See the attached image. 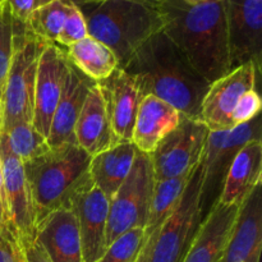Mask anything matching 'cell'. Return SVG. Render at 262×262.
<instances>
[{
	"instance_id": "38",
	"label": "cell",
	"mask_w": 262,
	"mask_h": 262,
	"mask_svg": "<svg viewBox=\"0 0 262 262\" xmlns=\"http://www.w3.org/2000/svg\"><path fill=\"white\" fill-rule=\"evenodd\" d=\"M3 87L0 89V133H2V130H3V122H4V101H3Z\"/></svg>"
},
{
	"instance_id": "36",
	"label": "cell",
	"mask_w": 262,
	"mask_h": 262,
	"mask_svg": "<svg viewBox=\"0 0 262 262\" xmlns=\"http://www.w3.org/2000/svg\"><path fill=\"white\" fill-rule=\"evenodd\" d=\"M14 237V235H13ZM14 253H15V262H27L26 261L25 253H23L22 246H20L19 241L14 237Z\"/></svg>"
},
{
	"instance_id": "9",
	"label": "cell",
	"mask_w": 262,
	"mask_h": 262,
	"mask_svg": "<svg viewBox=\"0 0 262 262\" xmlns=\"http://www.w3.org/2000/svg\"><path fill=\"white\" fill-rule=\"evenodd\" d=\"M210 130L199 119L182 115L178 127L150 154L155 181L192 174L201 163Z\"/></svg>"
},
{
	"instance_id": "27",
	"label": "cell",
	"mask_w": 262,
	"mask_h": 262,
	"mask_svg": "<svg viewBox=\"0 0 262 262\" xmlns=\"http://www.w3.org/2000/svg\"><path fill=\"white\" fill-rule=\"evenodd\" d=\"M69 5L71 3L66 0H54L33 12L26 23L38 38L55 43L68 14Z\"/></svg>"
},
{
	"instance_id": "6",
	"label": "cell",
	"mask_w": 262,
	"mask_h": 262,
	"mask_svg": "<svg viewBox=\"0 0 262 262\" xmlns=\"http://www.w3.org/2000/svg\"><path fill=\"white\" fill-rule=\"evenodd\" d=\"M200 194L201 166L199 165L187 184L178 209L152 237L145 241L136 262H182L202 222Z\"/></svg>"
},
{
	"instance_id": "14",
	"label": "cell",
	"mask_w": 262,
	"mask_h": 262,
	"mask_svg": "<svg viewBox=\"0 0 262 262\" xmlns=\"http://www.w3.org/2000/svg\"><path fill=\"white\" fill-rule=\"evenodd\" d=\"M68 67L69 60L63 49L51 42L43 46L36 76L32 124L46 140L50 130L51 118L63 92Z\"/></svg>"
},
{
	"instance_id": "28",
	"label": "cell",
	"mask_w": 262,
	"mask_h": 262,
	"mask_svg": "<svg viewBox=\"0 0 262 262\" xmlns=\"http://www.w3.org/2000/svg\"><path fill=\"white\" fill-rule=\"evenodd\" d=\"M145 245V229L136 228L107 246L97 262H136Z\"/></svg>"
},
{
	"instance_id": "15",
	"label": "cell",
	"mask_w": 262,
	"mask_h": 262,
	"mask_svg": "<svg viewBox=\"0 0 262 262\" xmlns=\"http://www.w3.org/2000/svg\"><path fill=\"white\" fill-rule=\"evenodd\" d=\"M99 83L104 94L115 145L132 142L133 127L142 100L137 78L125 69L118 68Z\"/></svg>"
},
{
	"instance_id": "29",
	"label": "cell",
	"mask_w": 262,
	"mask_h": 262,
	"mask_svg": "<svg viewBox=\"0 0 262 262\" xmlns=\"http://www.w3.org/2000/svg\"><path fill=\"white\" fill-rule=\"evenodd\" d=\"M14 51V22L5 0H0V89L4 86Z\"/></svg>"
},
{
	"instance_id": "19",
	"label": "cell",
	"mask_w": 262,
	"mask_h": 262,
	"mask_svg": "<svg viewBox=\"0 0 262 262\" xmlns=\"http://www.w3.org/2000/svg\"><path fill=\"white\" fill-rule=\"evenodd\" d=\"M36 238L51 262H83L78 224L71 209L56 210L41 220Z\"/></svg>"
},
{
	"instance_id": "24",
	"label": "cell",
	"mask_w": 262,
	"mask_h": 262,
	"mask_svg": "<svg viewBox=\"0 0 262 262\" xmlns=\"http://www.w3.org/2000/svg\"><path fill=\"white\" fill-rule=\"evenodd\" d=\"M66 54L72 66L96 83L106 79L118 69L114 53L91 36L67 48Z\"/></svg>"
},
{
	"instance_id": "37",
	"label": "cell",
	"mask_w": 262,
	"mask_h": 262,
	"mask_svg": "<svg viewBox=\"0 0 262 262\" xmlns=\"http://www.w3.org/2000/svg\"><path fill=\"white\" fill-rule=\"evenodd\" d=\"M66 2L71 3V4L77 5V7H84V5L99 4V3L105 2V0H66Z\"/></svg>"
},
{
	"instance_id": "32",
	"label": "cell",
	"mask_w": 262,
	"mask_h": 262,
	"mask_svg": "<svg viewBox=\"0 0 262 262\" xmlns=\"http://www.w3.org/2000/svg\"><path fill=\"white\" fill-rule=\"evenodd\" d=\"M5 2L9 7L12 17L19 22L26 23L33 12L54 0H5Z\"/></svg>"
},
{
	"instance_id": "11",
	"label": "cell",
	"mask_w": 262,
	"mask_h": 262,
	"mask_svg": "<svg viewBox=\"0 0 262 262\" xmlns=\"http://www.w3.org/2000/svg\"><path fill=\"white\" fill-rule=\"evenodd\" d=\"M232 68L253 63L261 69L262 0H223Z\"/></svg>"
},
{
	"instance_id": "39",
	"label": "cell",
	"mask_w": 262,
	"mask_h": 262,
	"mask_svg": "<svg viewBox=\"0 0 262 262\" xmlns=\"http://www.w3.org/2000/svg\"><path fill=\"white\" fill-rule=\"evenodd\" d=\"M184 2L189 3V4H202V3H210V2H220V0H184Z\"/></svg>"
},
{
	"instance_id": "7",
	"label": "cell",
	"mask_w": 262,
	"mask_h": 262,
	"mask_svg": "<svg viewBox=\"0 0 262 262\" xmlns=\"http://www.w3.org/2000/svg\"><path fill=\"white\" fill-rule=\"evenodd\" d=\"M150 155L137 151L129 174L110 200L106 245L136 228L145 229L155 188Z\"/></svg>"
},
{
	"instance_id": "21",
	"label": "cell",
	"mask_w": 262,
	"mask_h": 262,
	"mask_svg": "<svg viewBox=\"0 0 262 262\" xmlns=\"http://www.w3.org/2000/svg\"><path fill=\"white\" fill-rule=\"evenodd\" d=\"M262 141L252 140L237 152L229 166L217 201L241 207L261 184Z\"/></svg>"
},
{
	"instance_id": "18",
	"label": "cell",
	"mask_w": 262,
	"mask_h": 262,
	"mask_svg": "<svg viewBox=\"0 0 262 262\" xmlns=\"http://www.w3.org/2000/svg\"><path fill=\"white\" fill-rule=\"evenodd\" d=\"M262 247L261 184L243 202L232 237L219 262H258Z\"/></svg>"
},
{
	"instance_id": "1",
	"label": "cell",
	"mask_w": 262,
	"mask_h": 262,
	"mask_svg": "<svg viewBox=\"0 0 262 262\" xmlns=\"http://www.w3.org/2000/svg\"><path fill=\"white\" fill-rule=\"evenodd\" d=\"M163 32L209 83L232 71L223 0L189 4L156 0Z\"/></svg>"
},
{
	"instance_id": "16",
	"label": "cell",
	"mask_w": 262,
	"mask_h": 262,
	"mask_svg": "<svg viewBox=\"0 0 262 262\" xmlns=\"http://www.w3.org/2000/svg\"><path fill=\"white\" fill-rule=\"evenodd\" d=\"M239 209L217 201L202 219L182 262H219L232 237Z\"/></svg>"
},
{
	"instance_id": "30",
	"label": "cell",
	"mask_w": 262,
	"mask_h": 262,
	"mask_svg": "<svg viewBox=\"0 0 262 262\" xmlns=\"http://www.w3.org/2000/svg\"><path fill=\"white\" fill-rule=\"evenodd\" d=\"M87 36H89V32H87V25L83 13L77 5L71 4L60 33L56 38V42L69 48L78 41L86 38Z\"/></svg>"
},
{
	"instance_id": "12",
	"label": "cell",
	"mask_w": 262,
	"mask_h": 262,
	"mask_svg": "<svg viewBox=\"0 0 262 262\" xmlns=\"http://www.w3.org/2000/svg\"><path fill=\"white\" fill-rule=\"evenodd\" d=\"M7 229L20 241L36 238L35 206L23 163L0 145Z\"/></svg>"
},
{
	"instance_id": "31",
	"label": "cell",
	"mask_w": 262,
	"mask_h": 262,
	"mask_svg": "<svg viewBox=\"0 0 262 262\" xmlns=\"http://www.w3.org/2000/svg\"><path fill=\"white\" fill-rule=\"evenodd\" d=\"M261 112V97L256 89L242 95L232 114L233 127L245 124L257 117Z\"/></svg>"
},
{
	"instance_id": "2",
	"label": "cell",
	"mask_w": 262,
	"mask_h": 262,
	"mask_svg": "<svg viewBox=\"0 0 262 262\" xmlns=\"http://www.w3.org/2000/svg\"><path fill=\"white\" fill-rule=\"evenodd\" d=\"M124 69L137 78L141 96L152 95L176 107L183 117L200 120L202 100L210 83L163 31L147 38Z\"/></svg>"
},
{
	"instance_id": "25",
	"label": "cell",
	"mask_w": 262,
	"mask_h": 262,
	"mask_svg": "<svg viewBox=\"0 0 262 262\" xmlns=\"http://www.w3.org/2000/svg\"><path fill=\"white\" fill-rule=\"evenodd\" d=\"M192 174L155 182L150 212L145 227V241L152 237L178 209Z\"/></svg>"
},
{
	"instance_id": "5",
	"label": "cell",
	"mask_w": 262,
	"mask_h": 262,
	"mask_svg": "<svg viewBox=\"0 0 262 262\" xmlns=\"http://www.w3.org/2000/svg\"><path fill=\"white\" fill-rule=\"evenodd\" d=\"M14 51L3 87V130L17 123H32L40 54L48 42L33 35L27 23L14 19Z\"/></svg>"
},
{
	"instance_id": "34",
	"label": "cell",
	"mask_w": 262,
	"mask_h": 262,
	"mask_svg": "<svg viewBox=\"0 0 262 262\" xmlns=\"http://www.w3.org/2000/svg\"><path fill=\"white\" fill-rule=\"evenodd\" d=\"M0 262H15L14 237L8 229H0Z\"/></svg>"
},
{
	"instance_id": "13",
	"label": "cell",
	"mask_w": 262,
	"mask_h": 262,
	"mask_svg": "<svg viewBox=\"0 0 262 262\" xmlns=\"http://www.w3.org/2000/svg\"><path fill=\"white\" fill-rule=\"evenodd\" d=\"M110 201L91 177L77 189L71 210L78 224L83 262H97L106 251V227Z\"/></svg>"
},
{
	"instance_id": "8",
	"label": "cell",
	"mask_w": 262,
	"mask_h": 262,
	"mask_svg": "<svg viewBox=\"0 0 262 262\" xmlns=\"http://www.w3.org/2000/svg\"><path fill=\"white\" fill-rule=\"evenodd\" d=\"M252 140H261L260 114L245 124L217 132H210L201 158L202 219L219 200L229 166L238 151Z\"/></svg>"
},
{
	"instance_id": "35",
	"label": "cell",
	"mask_w": 262,
	"mask_h": 262,
	"mask_svg": "<svg viewBox=\"0 0 262 262\" xmlns=\"http://www.w3.org/2000/svg\"><path fill=\"white\" fill-rule=\"evenodd\" d=\"M0 229H7V216H5V201H4V189H3V173H2V163H0Z\"/></svg>"
},
{
	"instance_id": "26",
	"label": "cell",
	"mask_w": 262,
	"mask_h": 262,
	"mask_svg": "<svg viewBox=\"0 0 262 262\" xmlns=\"http://www.w3.org/2000/svg\"><path fill=\"white\" fill-rule=\"evenodd\" d=\"M0 145L23 164L50 150L48 140L37 132L32 123H17L0 133Z\"/></svg>"
},
{
	"instance_id": "22",
	"label": "cell",
	"mask_w": 262,
	"mask_h": 262,
	"mask_svg": "<svg viewBox=\"0 0 262 262\" xmlns=\"http://www.w3.org/2000/svg\"><path fill=\"white\" fill-rule=\"evenodd\" d=\"M76 143L90 156L109 150L115 145L100 83H95L83 102L74 128Z\"/></svg>"
},
{
	"instance_id": "4",
	"label": "cell",
	"mask_w": 262,
	"mask_h": 262,
	"mask_svg": "<svg viewBox=\"0 0 262 262\" xmlns=\"http://www.w3.org/2000/svg\"><path fill=\"white\" fill-rule=\"evenodd\" d=\"M91 159L77 143H68L23 164L37 224L56 210L71 209L77 189L90 178Z\"/></svg>"
},
{
	"instance_id": "3",
	"label": "cell",
	"mask_w": 262,
	"mask_h": 262,
	"mask_svg": "<svg viewBox=\"0 0 262 262\" xmlns=\"http://www.w3.org/2000/svg\"><path fill=\"white\" fill-rule=\"evenodd\" d=\"M89 7L87 10L79 8L89 36L114 53L120 69L147 38L163 30L156 0H105Z\"/></svg>"
},
{
	"instance_id": "20",
	"label": "cell",
	"mask_w": 262,
	"mask_h": 262,
	"mask_svg": "<svg viewBox=\"0 0 262 262\" xmlns=\"http://www.w3.org/2000/svg\"><path fill=\"white\" fill-rule=\"evenodd\" d=\"M182 114L159 97L143 96L133 127L132 143L140 152H154L159 143L181 123Z\"/></svg>"
},
{
	"instance_id": "33",
	"label": "cell",
	"mask_w": 262,
	"mask_h": 262,
	"mask_svg": "<svg viewBox=\"0 0 262 262\" xmlns=\"http://www.w3.org/2000/svg\"><path fill=\"white\" fill-rule=\"evenodd\" d=\"M19 241L20 246H22L23 253H25L26 261L27 262H51L48 253L45 252L42 246L37 241V238L27 241Z\"/></svg>"
},
{
	"instance_id": "23",
	"label": "cell",
	"mask_w": 262,
	"mask_h": 262,
	"mask_svg": "<svg viewBox=\"0 0 262 262\" xmlns=\"http://www.w3.org/2000/svg\"><path fill=\"white\" fill-rule=\"evenodd\" d=\"M137 151L132 142H120L92 156L90 177L109 201L129 174Z\"/></svg>"
},
{
	"instance_id": "10",
	"label": "cell",
	"mask_w": 262,
	"mask_h": 262,
	"mask_svg": "<svg viewBox=\"0 0 262 262\" xmlns=\"http://www.w3.org/2000/svg\"><path fill=\"white\" fill-rule=\"evenodd\" d=\"M260 72L253 63L243 64L210 83L200 110V120L210 132L230 129L232 114L243 94L257 90Z\"/></svg>"
},
{
	"instance_id": "17",
	"label": "cell",
	"mask_w": 262,
	"mask_h": 262,
	"mask_svg": "<svg viewBox=\"0 0 262 262\" xmlns=\"http://www.w3.org/2000/svg\"><path fill=\"white\" fill-rule=\"evenodd\" d=\"M95 83L96 82L90 79L69 63L63 92L51 118L50 130L48 136V143L50 147L76 143V137H74L76 123L78 120L84 100Z\"/></svg>"
}]
</instances>
